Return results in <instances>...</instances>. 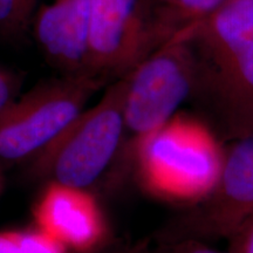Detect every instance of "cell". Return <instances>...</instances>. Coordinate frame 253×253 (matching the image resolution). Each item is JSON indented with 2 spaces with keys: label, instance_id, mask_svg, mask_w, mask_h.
I'll use <instances>...</instances> for the list:
<instances>
[{
  "label": "cell",
  "instance_id": "1",
  "mask_svg": "<svg viewBox=\"0 0 253 253\" xmlns=\"http://www.w3.org/2000/svg\"><path fill=\"white\" fill-rule=\"evenodd\" d=\"M196 61L197 95L220 116L231 138L253 132V0H226L182 31Z\"/></svg>",
  "mask_w": 253,
  "mask_h": 253
},
{
  "label": "cell",
  "instance_id": "2",
  "mask_svg": "<svg viewBox=\"0 0 253 253\" xmlns=\"http://www.w3.org/2000/svg\"><path fill=\"white\" fill-rule=\"evenodd\" d=\"M125 79L123 140L104 184L115 186L134 169L141 142L192 96L196 61L185 32H179L141 60Z\"/></svg>",
  "mask_w": 253,
  "mask_h": 253
},
{
  "label": "cell",
  "instance_id": "7",
  "mask_svg": "<svg viewBox=\"0 0 253 253\" xmlns=\"http://www.w3.org/2000/svg\"><path fill=\"white\" fill-rule=\"evenodd\" d=\"M162 43L145 0H89L88 73L107 84Z\"/></svg>",
  "mask_w": 253,
  "mask_h": 253
},
{
  "label": "cell",
  "instance_id": "8",
  "mask_svg": "<svg viewBox=\"0 0 253 253\" xmlns=\"http://www.w3.org/2000/svg\"><path fill=\"white\" fill-rule=\"evenodd\" d=\"M40 231L79 251L99 245L107 236L106 217L88 190L48 182L34 208Z\"/></svg>",
  "mask_w": 253,
  "mask_h": 253
},
{
  "label": "cell",
  "instance_id": "5",
  "mask_svg": "<svg viewBox=\"0 0 253 253\" xmlns=\"http://www.w3.org/2000/svg\"><path fill=\"white\" fill-rule=\"evenodd\" d=\"M108 84L90 75H61L37 84L0 114V161L30 162Z\"/></svg>",
  "mask_w": 253,
  "mask_h": 253
},
{
  "label": "cell",
  "instance_id": "12",
  "mask_svg": "<svg viewBox=\"0 0 253 253\" xmlns=\"http://www.w3.org/2000/svg\"><path fill=\"white\" fill-rule=\"evenodd\" d=\"M7 235L21 253H65V246L40 230L15 231Z\"/></svg>",
  "mask_w": 253,
  "mask_h": 253
},
{
  "label": "cell",
  "instance_id": "3",
  "mask_svg": "<svg viewBox=\"0 0 253 253\" xmlns=\"http://www.w3.org/2000/svg\"><path fill=\"white\" fill-rule=\"evenodd\" d=\"M223 161L214 132L199 119L176 113L141 142L132 170L149 195L189 205L210 191Z\"/></svg>",
  "mask_w": 253,
  "mask_h": 253
},
{
  "label": "cell",
  "instance_id": "14",
  "mask_svg": "<svg viewBox=\"0 0 253 253\" xmlns=\"http://www.w3.org/2000/svg\"><path fill=\"white\" fill-rule=\"evenodd\" d=\"M231 253H253V216L230 238Z\"/></svg>",
  "mask_w": 253,
  "mask_h": 253
},
{
  "label": "cell",
  "instance_id": "16",
  "mask_svg": "<svg viewBox=\"0 0 253 253\" xmlns=\"http://www.w3.org/2000/svg\"><path fill=\"white\" fill-rule=\"evenodd\" d=\"M122 253H137V252H135V251H125V252H122Z\"/></svg>",
  "mask_w": 253,
  "mask_h": 253
},
{
  "label": "cell",
  "instance_id": "6",
  "mask_svg": "<svg viewBox=\"0 0 253 253\" xmlns=\"http://www.w3.org/2000/svg\"><path fill=\"white\" fill-rule=\"evenodd\" d=\"M186 207L160 231L164 244L230 239L253 216V132L231 138L214 185Z\"/></svg>",
  "mask_w": 253,
  "mask_h": 253
},
{
  "label": "cell",
  "instance_id": "10",
  "mask_svg": "<svg viewBox=\"0 0 253 253\" xmlns=\"http://www.w3.org/2000/svg\"><path fill=\"white\" fill-rule=\"evenodd\" d=\"M226 0H145L161 43L213 13Z\"/></svg>",
  "mask_w": 253,
  "mask_h": 253
},
{
  "label": "cell",
  "instance_id": "9",
  "mask_svg": "<svg viewBox=\"0 0 253 253\" xmlns=\"http://www.w3.org/2000/svg\"><path fill=\"white\" fill-rule=\"evenodd\" d=\"M31 30L47 62L61 75H89V0L40 2Z\"/></svg>",
  "mask_w": 253,
  "mask_h": 253
},
{
  "label": "cell",
  "instance_id": "13",
  "mask_svg": "<svg viewBox=\"0 0 253 253\" xmlns=\"http://www.w3.org/2000/svg\"><path fill=\"white\" fill-rule=\"evenodd\" d=\"M23 79L18 72L0 66V114L19 96Z\"/></svg>",
  "mask_w": 253,
  "mask_h": 253
},
{
  "label": "cell",
  "instance_id": "15",
  "mask_svg": "<svg viewBox=\"0 0 253 253\" xmlns=\"http://www.w3.org/2000/svg\"><path fill=\"white\" fill-rule=\"evenodd\" d=\"M170 246H172L171 253H231L230 251H217L209 248L204 242H198V240H183Z\"/></svg>",
  "mask_w": 253,
  "mask_h": 253
},
{
  "label": "cell",
  "instance_id": "4",
  "mask_svg": "<svg viewBox=\"0 0 253 253\" xmlns=\"http://www.w3.org/2000/svg\"><path fill=\"white\" fill-rule=\"evenodd\" d=\"M123 99L121 78L110 82L93 107L84 109L30 161L32 175L84 190L104 181L122 145Z\"/></svg>",
  "mask_w": 253,
  "mask_h": 253
},
{
  "label": "cell",
  "instance_id": "11",
  "mask_svg": "<svg viewBox=\"0 0 253 253\" xmlns=\"http://www.w3.org/2000/svg\"><path fill=\"white\" fill-rule=\"evenodd\" d=\"M41 0H0V39L19 40L31 30Z\"/></svg>",
  "mask_w": 253,
  "mask_h": 253
}]
</instances>
